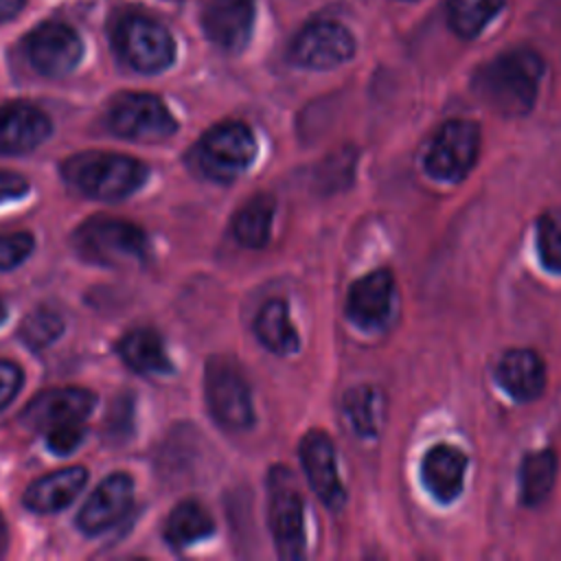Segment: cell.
Segmentation results:
<instances>
[{"label": "cell", "instance_id": "obj_10", "mask_svg": "<svg viewBox=\"0 0 561 561\" xmlns=\"http://www.w3.org/2000/svg\"><path fill=\"white\" fill-rule=\"evenodd\" d=\"M355 53V39L346 26L333 20L305 24L289 44V59L300 68L329 70L348 61Z\"/></svg>", "mask_w": 561, "mask_h": 561}, {"label": "cell", "instance_id": "obj_9", "mask_svg": "<svg viewBox=\"0 0 561 561\" xmlns=\"http://www.w3.org/2000/svg\"><path fill=\"white\" fill-rule=\"evenodd\" d=\"M480 125L465 118H451L434 134L425 153V171L434 180L460 182L473 169L480 153Z\"/></svg>", "mask_w": 561, "mask_h": 561}, {"label": "cell", "instance_id": "obj_5", "mask_svg": "<svg viewBox=\"0 0 561 561\" xmlns=\"http://www.w3.org/2000/svg\"><path fill=\"white\" fill-rule=\"evenodd\" d=\"M112 42L118 57L145 75L162 72L175 59L173 35L164 24L145 13L123 15L112 31Z\"/></svg>", "mask_w": 561, "mask_h": 561}, {"label": "cell", "instance_id": "obj_27", "mask_svg": "<svg viewBox=\"0 0 561 561\" xmlns=\"http://www.w3.org/2000/svg\"><path fill=\"white\" fill-rule=\"evenodd\" d=\"M504 7V0H449V26L460 37H476Z\"/></svg>", "mask_w": 561, "mask_h": 561}, {"label": "cell", "instance_id": "obj_2", "mask_svg": "<svg viewBox=\"0 0 561 561\" xmlns=\"http://www.w3.org/2000/svg\"><path fill=\"white\" fill-rule=\"evenodd\" d=\"M64 178L85 197L118 202L147 180V167L125 153L83 151L64 162Z\"/></svg>", "mask_w": 561, "mask_h": 561}, {"label": "cell", "instance_id": "obj_32", "mask_svg": "<svg viewBox=\"0 0 561 561\" xmlns=\"http://www.w3.org/2000/svg\"><path fill=\"white\" fill-rule=\"evenodd\" d=\"M46 438H48V447L55 454H70L83 440V425H68V427L53 430L46 434Z\"/></svg>", "mask_w": 561, "mask_h": 561}, {"label": "cell", "instance_id": "obj_25", "mask_svg": "<svg viewBox=\"0 0 561 561\" xmlns=\"http://www.w3.org/2000/svg\"><path fill=\"white\" fill-rule=\"evenodd\" d=\"M557 480V454L539 449L524 456L519 465V489L526 506H539L548 500Z\"/></svg>", "mask_w": 561, "mask_h": 561}, {"label": "cell", "instance_id": "obj_18", "mask_svg": "<svg viewBox=\"0 0 561 561\" xmlns=\"http://www.w3.org/2000/svg\"><path fill=\"white\" fill-rule=\"evenodd\" d=\"M467 456L462 449L449 443H438L423 456L421 478L425 489L440 502H454L465 484Z\"/></svg>", "mask_w": 561, "mask_h": 561}, {"label": "cell", "instance_id": "obj_16", "mask_svg": "<svg viewBox=\"0 0 561 561\" xmlns=\"http://www.w3.org/2000/svg\"><path fill=\"white\" fill-rule=\"evenodd\" d=\"M134 502V480L116 471L107 476L77 513V526L85 535H99L114 526Z\"/></svg>", "mask_w": 561, "mask_h": 561}, {"label": "cell", "instance_id": "obj_24", "mask_svg": "<svg viewBox=\"0 0 561 561\" xmlns=\"http://www.w3.org/2000/svg\"><path fill=\"white\" fill-rule=\"evenodd\" d=\"M276 202L270 193L250 197L232 219V234L245 248H263L272 234Z\"/></svg>", "mask_w": 561, "mask_h": 561}, {"label": "cell", "instance_id": "obj_12", "mask_svg": "<svg viewBox=\"0 0 561 561\" xmlns=\"http://www.w3.org/2000/svg\"><path fill=\"white\" fill-rule=\"evenodd\" d=\"M96 397L85 388H53L33 397L20 414V423L33 432H53L68 425H81L92 412Z\"/></svg>", "mask_w": 561, "mask_h": 561}, {"label": "cell", "instance_id": "obj_4", "mask_svg": "<svg viewBox=\"0 0 561 561\" xmlns=\"http://www.w3.org/2000/svg\"><path fill=\"white\" fill-rule=\"evenodd\" d=\"M256 158V138L241 121L210 127L193 149L195 169L213 182L237 180Z\"/></svg>", "mask_w": 561, "mask_h": 561}, {"label": "cell", "instance_id": "obj_28", "mask_svg": "<svg viewBox=\"0 0 561 561\" xmlns=\"http://www.w3.org/2000/svg\"><path fill=\"white\" fill-rule=\"evenodd\" d=\"M64 331V320L50 311V309H35L31 311L22 327H20V337L26 346L39 351L48 344H53Z\"/></svg>", "mask_w": 561, "mask_h": 561}, {"label": "cell", "instance_id": "obj_33", "mask_svg": "<svg viewBox=\"0 0 561 561\" xmlns=\"http://www.w3.org/2000/svg\"><path fill=\"white\" fill-rule=\"evenodd\" d=\"M28 191V182L11 171H0V204L22 197Z\"/></svg>", "mask_w": 561, "mask_h": 561}, {"label": "cell", "instance_id": "obj_3", "mask_svg": "<svg viewBox=\"0 0 561 561\" xmlns=\"http://www.w3.org/2000/svg\"><path fill=\"white\" fill-rule=\"evenodd\" d=\"M72 245L88 263L105 267L140 265L149 259V239L145 230L118 217H92L72 234Z\"/></svg>", "mask_w": 561, "mask_h": 561}, {"label": "cell", "instance_id": "obj_26", "mask_svg": "<svg viewBox=\"0 0 561 561\" xmlns=\"http://www.w3.org/2000/svg\"><path fill=\"white\" fill-rule=\"evenodd\" d=\"M344 412L362 436H375L383 416L381 392L373 386H359L344 394Z\"/></svg>", "mask_w": 561, "mask_h": 561}, {"label": "cell", "instance_id": "obj_29", "mask_svg": "<svg viewBox=\"0 0 561 561\" xmlns=\"http://www.w3.org/2000/svg\"><path fill=\"white\" fill-rule=\"evenodd\" d=\"M537 252L546 270L561 274V215L543 213L537 219Z\"/></svg>", "mask_w": 561, "mask_h": 561}, {"label": "cell", "instance_id": "obj_8", "mask_svg": "<svg viewBox=\"0 0 561 561\" xmlns=\"http://www.w3.org/2000/svg\"><path fill=\"white\" fill-rule=\"evenodd\" d=\"M107 127L127 140L158 142L175 134L178 123L156 94L123 92L107 107Z\"/></svg>", "mask_w": 561, "mask_h": 561}, {"label": "cell", "instance_id": "obj_35", "mask_svg": "<svg viewBox=\"0 0 561 561\" xmlns=\"http://www.w3.org/2000/svg\"><path fill=\"white\" fill-rule=\"evenodd\" d=\"M7 543H9V530H7L4 517L0 515V554H4V550H7Z\"/></svg>", "mask_w": 561, "mask_h": 561}, {"label": "cell", "instance_id": "obj_11", "mask_svg": "<svg viewBox=\"0 0 561 561\" xmlns=\"http://www.w3.org/2000/svg\"><path fill=\"white\" fill-rule=\"evenodd\" d=\"M26 57L31 66L48 79L70 75L81 57L83 42L79 33L64 22H44L26 37Z\"/></svg>", "mask_w": 561, "mask_h": 561}, {"label": "cell", "instance_id": "obj_17", "mask_svg": "<svg viewBox=\"0 0 561 561\" xmlns=\"http://www.w3.org/2000/svg\"><path fill=\"white\" fill-rule=\"evenodd\" d=\"M50 118L35 105L9 103L0 107V153H26L50 136Z\"/></svg>", "mask_w": 561, "mask_h": 561}, {"label": "cell", "instance_id": "obj_13", "mask_svg": "<svg viewBox=\"0 0 561 561\" xmlns=\"http://www.w3.org/2000/svg\"><path fill=\"white\" fill-rule=\"evenodd\" d=\"M300 462L307 473L311 491L331 511H340L346 502L344 484L337 476L335 447L327 432L311 430L300 440Z\"/></svg>", "mask_w": 561, "mask_h": 561}, {"label": "cell", "instance_id": "obj_14", "mask_svg": "<svg viewBox=\"0 0 561 561\" xmlns=\"http://www.w3.org/2000/svg\"><path fill=\"white\" fill-rule=\"evenodd\" d=\"M394 291V278L388 270L368 272L351 285L346 296V316L366 331L379 329L392 313Z\"/></svg>", "mask_w": 561, "mask_h": 561}, {"label": "cell", "instance_id": "obj_31", "mask_svg": "<svg viewBox=\"0 0 561 561\" xmlns=\"http://www.w3.org/2000/svg\"><path fill=\"white\" fill-rule=\"evenodd\" d=\"M22 381H24L22 368L15 362L0 359V410L13 401V397L22 388Z\"/></svg>", "mask_w": 561, "mask_h": 561}, {"label": "cell", "instance_id": "obj_7", "mask_svg": "<svg viewBox=\"0 0 561 561\" xmlns=\"http://www.w3.org/2000/svg\"><path fill=\"white\" fill-rule=\"evenodd\" d=\"M302 495L294 484L291 471L276 465L267 478V519L276 550L283 559L305 554V511Z\"/></svg>", "mask_w": 561, "mask_h": 561}, {"label": "cell", "instance_id": "obj_20", "mask_svg": "<svg viewBox=\"0 0 561 561\" xmlns=\"http://www.w3.org/2000/svg\"><path fill=\"white\" fill-rule=\"evenodd\" d=\"M85 482L88 471L83 467H66L28 484L22 500L35 513H57L79 495Z\"/></svg>", "mask_w": 561, "mask_h": 561}, {"label": "cell", "instance_id": "obj_1", "mask_svg": "<svg viewBox=\"0 0 561 561\" xmlns=\"http://www.w3.org/2000/svg\"><path fill=\"white\" fill-rule=\"evenodd\" d=\"M543 75L541 57L530 48L502 53L476 79L478 96L502 116H524L533 110Z\"/></svg>", "mask_w": 561, "mask_h": 561}, {"label": "cell", "instance_id": "obj_22", "mask_svg": "<svg viewBox=\"0 0 561 561\" xmlns=\"http://www.w3.org/2000/svg\"><path fill=\"white\" fill-rule=\"evenodd\" d=\"M254 333L259 342L276 355L294 353L300 344L298 333L289 320L287 302L280 298H272L259 309L254 318Z\"/></svg>", "mask_w": 561, "mask_h": 561}, {"label": "cell", "instance_id": "obj_23", "mask_svg": "<svg viewBox=\"0 0 561 561\" xmlns=\"http://www.w3.org/2000/svg\"><path fill=\"white\" fill-rule=\"evenodd\" d=\"M215 530L210 513L197 500H182L173 506L164 524V539L173 548H188Z\"/></svg>", "mask_w": 561, "mask_h": 561}, {"label": "cell", "instance_id": "obj_21", "mask_svg": "<svg viewBox=\"0 0 561 561\" xmlns=\"http://www.w3.org/2000/svg\"><path fill=\"white\" fill-rule=\"evenodd\" d=\"M118 353L131 370L142 373V375H160V373L173 370V364L167 355L164 342L153 329L129 331L121 340Z\"/></svg>", "mask_w": 561, "mask_h": 561}, {"label": "cell", "instance_id": "obj_34", "mask_svg": "<svg viewBox=\"0 0 561 561\" xmlns=\"http://www.w3.org/2000/svg\"><path fill=\"white\" fill-rule=\"evenodd\" d=\"M26 0H0V22L15 18L24 9Z\"/></svg>", "mask_w": 561, "mask_h": 561}, {"label": "cell", "instance_id": "obj_30", "mask_svg": "<svg viewBox=\"0 0 561 561\" xmlns=\"http://www.w3.org/2000/svg\"><path fill=\"white\" fill-rule=\"evenodd\" d=\"M35 248V241L28 232L0 234V270H11L20 265Z\"/></svg>", "mask_w": 561, "mask_h": 561}, {"label": "cell", "instance_id": "obj_19", "mask_svg": "<svg viewBox=\"0 0 561 561\" xmlns=\"http://www.w3.org/2000/svg\"><path fill=\"white\" fill-rule=\"evenodd\" d=\"M495 377L515 401H535L546 388V364L530 348H511L500 357Z\"/></svg>", "mask_w": 561, "mask_h": 561}, {"label": "cell", "instance_id": "obj_36", "mask_svg": "<svg viewBox=\"0 0 561 561\" xmlns=\"http://www.w3.org/2000/svg\"><path fill=\"white\" fill-rule=\"evenodd\" d=\"M4 318H7V307H4V302L0 300V324L4 322Z\"/></svg>", "mask_w": 561, "mask_h": 561}, {"label": "cell", "instance_id": "obj_15", "mask_svg": "<svg viewBox=\"0 0 561 561\" xmlns=\"http://www.w3.org/2000/svg\"><path fill=\"white\" fill-rule=\"evenodd\" d=\"M254 24V0H204L202 28L221 50H241Z\"/></svg>", "mask_w": 561, "mask_h": 561}, {"label": "cell", "instance_id": "obj_6", "mask_svg": "<svg viewBox=\"0 0 561 561\" xmlns=\"http://www.w3.org/2000/svg\"><path fill=\"white\" fill-rule=\"evenodd\" d=\"M204 390L213 419L230 430L241 432L254 423V405L250 386L241 368L224 355L210 357L204 373Z\"/></svg>", "mask_w": 561, "mask_h": 561}]
</instances>
